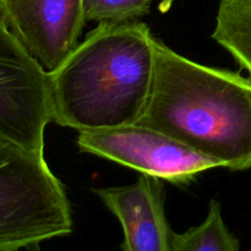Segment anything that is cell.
<instances>
[{"mask_svg":"<svg viewBox=\"0 0 251 251\" xmlns=\"http://www.w3.org/2000/svg\"><path fill=\"white\" fill-rule=\"evenodd\" d=\"M212 38L251 77V0H221Z\"/></svg>","mask_w":251,"mask_h":251,"instance_id":"ba28073f","label":"cell"},{"mask_svg":"<svg viewBox=\"0 0 251 251\" xmlns=\"http://www.w3.org/2000/svg\"><path fill=\"white\" fill-rule=\"evenodd\" d=\"M154 36L145 22H102L49 71L53 122L77 131L135 124L152 92Z\"/></svg>","mask_w":251,"mask_h":251,"instance_id":"7a4b0ae2","label":"cell"},{"mask_svg":"<svg viewBox=\"0 0 251 251\" xmlns=\"http://www.w3.org/2000/svg\"><path fill=\"white\" fill-rule=\"evenodd\" d=\"M239 239L228 229L222 217V208L212 200L207 218L202 225L184 233H173L172 251H238Z\"/></svg>","mask_w":251,"mask_h":251,"instance_id":"9c48e42d","label":"cell"},{"mask_svg":"<svg viewBox=\"0 0 251 251\" xmlns=\"http://www.w3.org/2000/svg\"><path fill=\"white\" fill-rule=\"evenodd\" d=\"M93 193L119 220L124 251H172L173 230L166 216L164 180L142 174L136 183Z\"/></svg>","mask_w":251,"mask_h":251,"instance_id":"52a82bcc","label":"cell"},{"mask_svg":"<svg viewBox=\"0 0 251 251\" xmlns=\"http://www.w3.org/2000/svg\"><path fill=\"white\" fill-rule=\"evenodd\" d=\"M153 0H83L87 21L123 24L149 15Z\"/></svg>","mask_w":251,"mask_h":251,"instance_id":"30bf717a","label":"cell"},{"mask_svg":"<svg viewBox=\"0 0 251 251\" xmlns=\"http://www.w3.org/2000/svg\"><path fill=\"white\" fill-rule=\"evenodd\" d=\"M152 92L137 124L156 129L222 167H251V77L195 63L154 37Z\"/></svg>","mask_w":251,"mask_h":251,"instance_id":"6da1fadb","label":"cell"},{"mask_svg":"<svg viewBox=\"0 0 251 251\" xmlns=\"http://www.w3.org/2000/svg\"><path fill=\"white\" fill-rule=\"evenodd\" d=\"M71 232L68 195L43 153L0 136V251L38 249Z\"/></svg>","mask_w":251,"mask_h":251,"instance_id":"3957f363","label":"cell"},{"mask_svg":"<svg viewBox=\"0 0 251 251\" xmlns=\"http://www.w3.org/2000/svg\"><path fill=\"white\" fill-rule=\"evenodd\" d=\"M77 146L81 152L178 185L189 184L208 169L222 167L169 135L137 123L78 131Z\"/></svg>","mask_w":251,"mask_h":251,"instance_id":"5b68a950","label":"cell"},{"mask_svg":"<svg viewBox=\"0 0 251 251\" xmlns=\"http://www.w3.org/2000/svg\"><path fill=\"white\" fill-rule=\"evenodd\" d=\"M0 17L48 73L75 49L87 22L83 0H0Z\"/></svg>","mask_w":251,"mask_h":251,"instance_id":"8992f818","label":"cell"},{"mask_svg":"<svg viewBox=\"0 0 251 251\" xmlns=\"http://www.w3.org/2000/svg\"><path fill=\"white\" fill-rule=\"evenodd\" d=\"M53 122L49 74L0 17V136L44 152Z\"/></svg>","mask_w":251,"mask_h":251,"instance_id":"277c9868","label":"cell"}]
</instances>
